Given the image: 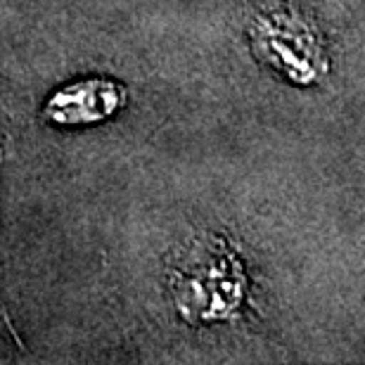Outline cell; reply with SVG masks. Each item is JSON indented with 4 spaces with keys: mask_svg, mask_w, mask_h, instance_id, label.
Instances as JSON below:
<instances>
[{
    "mask_svg": "<svg viewBox=\"0 0 365 365\" xmlns=\"http://www.w3.org/2000/svg\"><path fill=\"white\" fill-rule=\"evenodd\" d=\"M173 309L190 325L235 320L250 294L242 254L223 235H202L182 247L169 268Z\"/></svg>",
    "mask_w": 365,
    "mask_h": 365,
    "instance_id": "6da1fadb",
    "label": "cell"
},
{
    "mask_svg": "<svg viewBox=\"0 0 365 365\" xmlns=\"http://www.w3.org/2000/svg\"><path fill=\"white\" fill-rule=\"evenodd\" d=\"M254 57L292 86L320 83L330 71L325 38L316 19L292 0L261 5L247 26Z\"/></svg>",
    "mask_w": 365,
    "mask_h": 365,
    "instance_id": "7a4b0ae2",
    "label": "cell"
},
{
    "mask_svg": "<svg viewBox=\"0 0 365 365\" xmlns=\"http://www.w3.org/2000/svg\"><path fill=\"white\" fill-rule=\"evenodd\" d=\"M126 102L128 91L123 83L107 76H91L57 88L43 105V116L60 128H83L112 119Z\"/></svg>",
    "mask_w": 365,
    "mask_h": 365,
    "instance_id": "3957f363",
    "label": "cell"
}]
</instances>
